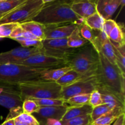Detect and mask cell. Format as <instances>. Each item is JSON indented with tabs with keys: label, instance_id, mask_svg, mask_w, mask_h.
I'll return each mask as SVG.
<instances>
[{
	"label": "cell",
	"instance_id": "1",
	"mask_svg": "<svg viewBox=\"0 0 125 125\" xmlns=\"http://www.w3.org/2000/svg\"><path fill=\"white\" fill-rule=\"evenodd\" d=\"M31 20L44 25L73 23L79 26L84 23V20L77 15L68 4L55 1L45 4Z\"/></svg>",
	"mask_w": 125,
	"mask_h": 125
},
{
	"label": "cell",
	"instance_id": "2",
	"mask_svg": "<svg viewBox=\"0 0 125 125\" xmlns=\"http://www.w3.org/2000/svg\"><path fill=\"white\" fill-rule=\"evenodd\" d=\"M98 56L99 67L96 74L97 87L104 88L125 100V74L117 65L111 63L101 52H98Z\"/></svg>",
	"mask_w": 125,
	"mask_h": 125
},
{
	"label": "cell",
	"instance_id": "3",
	"mask_svg": "<svg viewBox=\"0 0 125 125\" xmlns=\"http://www.w3.org/2000/svg\"><path fill=\"white\" fill-rule=\"evenodd\" d=\"M67 66L84 78L96 76L99 67L98 52L90 43L74 50L67 61Z\"/></svg>",
	"mask_w": 125,
	"mask_h": 125
},
{
	"label": "cell",
	"instance_id": "4",
	"mask_svg": "<svg viewBox=\"0 0 125 125\" xmlns=\"http://www.w3.org/2000/svg\"><path fill=\"white\" fill-rule=\"evenodd\" d=\"M17 87L22 101L31 98H61L62 87L56 82L39 79L20 83Z\"/></svg>",
	"mask_w": 125,
	"mask_h": 125
},
{
	"label": "cell",
	"instance_id": "5",
	"mask_svg": "<svg viewBox=\"0 0 125 125\" xmlns=\"http://www.w3.org/2000/svg\"><path fill=\"white\" fill-rule=\"evenodd\" d=\"M45 70L34 68L21 64L0 63V84L17 85L20 83L40 79Z\"/></svg>",
	"mask_w": 125,
	"mask_h": 125
},
{
	"label": "cell",
	"instance_id": "6",
	"mask_svg": "<svg viewBox=\"0 0 125 125\" xmlns=\"http://www.w3.org/2000/svg\"><path fill=\"white\" fill-rule=\"evenodd\" d=\"M45 4L42 0H26L0 18V24L20 23L30 21L40 12Z\"/></svg>",
	"mask_w": 125,
	"mask_h": 125
},
{
	"label": "cell",
	"instance_id": "7",
	"mask_svg": "<svg viewBox=\"0 0 125 125\" xmlns=\"http://www.w3.org/2000/svg\"><path fill=\"white\" fill-rule=\"evenodd\" d=\"M42 54L62 59L67 62L75 49L71 48L67 45V38L59 39H45L42 40Z\"/></svg>",
	"mask_w": 125,
	"mask_h": 125
},
{
	"label": "cell",
	"instance_id": "8",
	"mask_svg": "<svg viewBox=\"0 0 125 125\" xmlns=\"http://www.w3.org/2000/svg\"><path fill=\"white\" fill-rule=\"evenodd\" d=\"M98 82L96 76L83 78L76 83L62 87L61 98L65 101L70 98L82 94H90L93 91L96 90Z\"/></svg>",
	"mask_w": 125,
	"mask_h": 125
},
{
	"label": "cell",
	"instance_id": "9",
	"mask_svg": "<svg viewBox=\"0 0 125 125\" xmlns=\"http://www.w3.org/2000/svg\"><path fill=\"white\" fill-rule=\"evenodd\" d=\"M20 64L34 68L51 69L54 67H63L67 66V62L62 59L56 58L44 54L39 53L32 55Z\"/></svg>",
	"mask_w": 125,
	"mask_h": 125
},
{
	"label": "cell",
	"instance_id": "10",
	"mask_svg": "<svg viewBox=\"0 0 125 125\" xmlns=\"http://www.w3.org/2000/svg\"><path fill=\"white\" fill-rule=\"evenodd\" d=\"M42 53L41 50L37 48H26L19 46L10 51L0 53V63L20 64L23 61L32 55Z\"/></svg>",
	"mask_w": 125,
	"mask_h": 125
},
{
	"label": "cell",
	"instance_id": "11",
	"mask_svg": "<svg viewBox=\"0 0 125 125\" xmlns=\"http://www.w3.org/2000/svg\"><path fill=\"white\" fill-rule=\"evenodd\" d=\"M21 97L17 85L0 84V106L11 109L22 106Z\"/></svg>",
	"mask_w": 125,
	"mask_h": 125
},
{
	"label": "cell",
	"instance_id": "12",
	"mask_svg": "<svg viewBox=\"0 0 125 125\" xmlns=\"http://www.w3.org/2000/svg\"><path fill=\"white\" fill-rule=\"evenodd\" d=\"M67 107L68 105L67 104L61 106L40 107L36 112L32 115L36 118L40 125L45 123V121L49 118L61 121L67 111Z\"/></svg>",
	"mask_w": 125,
	"mask_h": 125
},
{
	"label": "cell",
	"instance_id": "13",
	"mask_svg": "<svg viewBox=\"0 0 125 125\" xmlns=\"http://www.w3.org/2000/svg\"><path fill=\"white\" fill-rule=\"evenodd\" d=\"M45 26V39H59L68 38L78 25L67 23Z\"/></svg>",
	"mask_w": 125,
	"mask_h": 125
},
{
	"label": "cell",
	"instance_id": "14",
	"mask_svg": "<svg viewBox=\"0 0 125 125\" xmlns=\"http://www.w3.org/2000/svg\"><path fill=\"white\" fill-rule=\"evenodd\" d=\"M68 4L77 15L84 20L97 12L96 4L92 0H72Z\"/></svg>",
	"mask_w": 125,
	"mask_h": 125
},
{
	"label": "cell",
	"instance_id": "15",
	"mask_svg": "<svg viewBox=\"0 0 125 125\" xmlns=\"http://www.w3.org/2000/svg\"><path fill=\"white\" fill-rule=\"evenodd\" d=\"M96 12L104 20L111 19L120 6L119 0H96Z\"/></svg>",
	"mask_w": 125,
	"mask_h": 125
},
{
	"label": "cell",
	"instance_id": "16",
	"mask_svg": "<svg viewBox=\"0 0 125 125\" xmlns=\"http://www.w3.org/2000/svg\"><path fill=\"white\" fill-rule=\"evenodd\" d=\"M96 90H98L101 94L103 103L107 104L112 109L114 107H122L125 109V100L119 95L101 87H98Z\"/></svg>",
	"mask_w": 125,
	"mask_h": 125
},
{
	"label": "cell",
	"instance_id": "17",
	"mask_svg": "<svg viewBox=\"0 0 125 125\" xmlns=\"http://www.w3.org/2000/svg\"><path fill=\"white\" fill-rule=\"evenodd\" d=\"M93 107L90 105L86 104L81 106H68L61 122H65L75 117L84 115H90L92 111Z\"/></svg>",
	"mask_w": 125,
	"mask_h": 125
},
{
	"label": "cell",
	"instance_id": "18",
	"mask_svg": "<svg viewBox=\"0 0 125 125\" xmlns=\"http://www.w3.org/2000/svg\"><path fill=\"white\" fill-rule=\"evenodd\" d=\"M19 24L22 29L32 34L40 40L45 39V26L44 24L33 20L28 21Z\"/></svg>",
	"mask_w": 125,
	"mask_h": 125
},
{
	"label": "cell",
	"instance_id": "19",
	"mask_svg": "<svg viewBox=\"0 0 125 125\" xmlns=\"http://www.w3.org/2000/svg\"><path fill=\"white\" fill-rule=\"evenodd\" d=\"M72 70V68L68 66L60 68H51L45 70L41 73L40 79L47 81L56 82L67 72Z\"/></svg>",
	"mask_w": 125,
	"mask_h": 125
},
{
	"label": "cell",
	"instance_id": "20",
	"mask_svg": "<svg viewBox=\"0 0 125 125\" xmlns=\"http://www.w3.org/2000/svg\"><path fill=\"white\" fill-rule=\"evenodd\" d=\"M123 113H125L124 108L114 107L109 112L92 122V125H111L118 118V116Z\"/></svg>",
	"mask_w": 125,
	"mask_h": 125
},
{
	"label": "cell",
	"instance_id": "21",
	"mask_svg": "<svg viewBox=\"0 0 125 125\" xmlns=\"http://www.w3.org/2000/svg\"><path fill=\"white\" fill-rule=\"evenodd\" d=\"M110 41L118 46H125L124 26L122 23H117L111 31L108 36Z\"/></svg>",
	"mask_w": 125,
	"mask_h": 125
},
{
	"label": "cell",
	"instance_id": "22",
	"mask_svg": "<svg viewBox=\"0 0 125 125\" xmlns=\"http://www.w3.org/2000/svg\"><path fill=\"white\" fill-rule=\"evenodd\" d=\"M88 43L89 42L81 35L78 26L67 38V45L71 48H79Z\"/></svg>",
	"mask_w": 125,
	"mask_h": 125
},
{
	"label": "cell",
	"instance_id": "23",
	"mask_svg": "<svg viewBox=\"0 0 125 125\" xmlns=\"http://www.w3.org/2000/svg\"><path fill=\"white\" fill-rule=\"evenodd\" d=\"M83 78H84L80 73L72 69L63 74L56 83L58 84L61 87H64L76 83Z\"/></svg>",
	"mask_w": 125,
	"mask_h": 125
},
{
	"label": "cell",
	"instance_id": "24",
	"mask_svg": "<svg viewBox=\"0 0 125 125\" xmlns=\"http://www.w3.org/2000/svg\"><path fill=\"white\" fill-rule=\"evenodd\" d=\"M112 43V42H111ZM114 50L115 63L121 72L125 74V46H118L112 43Z\"/></svg>",
	"mask_w": 125,
	"mask_h": 125
},
{
	"label": "cell",
	"instance_id": "25",
	"mask_svg": "<svg viewBox=\"0 0 125 125\" xmlns=\"http://www.w3.org/2000/svg\"><path fill=\"white\" fill-rule=\"evenodd\" d=\"M104 19L98 12L94 13L84 20V23L95 31H102Z\"/></svg>",
	"mask_w": 125,
	"mask_h": 125
},
{
	"label": "cell",
	"instance_id": "26",
	"mask_svg": "<svg viewBox=\"0 0 125 125\" xmlns=\"http://www.w3.org/2000/svg\"><path fill=\"white\" fill-rule=\"evenodd\" d=\"M26 0H4L0 2V18L23 3Z\"/></svg>",
	"mask_w": 125,
	"mask_h": 125
},
{
	"label": "cell",
	"instance_id": "27",
	"mask_svg": "<svg viewBox=\"0 0 125 125\" xmlns=\"http://www.w3.org/2000/svg\"><path fill=\"white\" fill-rule=\"evenodd\" d=\"M100 52L103 54L104 56L114 65H116L115 63V57L114 50L112 43L111 42L109 39H107L103 43L100 50Z\"/></svg>",
	"mask_w": 125,
	"mask_h": 125
},
{
	"label": "cell",
	"instance_id": "28",
	"mask_svg": "<svg viewBox=\"0 0 125 125\" xmlns=\"http://www.w3.org/2000/svg\"><path fill=\"white\" fill-rule=\"evenodd\" d=\"M15 125H40L39 122L32 114L22 112L14 118Z\"/></svg>",
	"mask_w": 125,
	"mask_h": 125
},
{
	"label": "cell",
	"instance_id": "29",
	"mask_svg": "<svg viewBox=\"0 0 125 125\" xmlns=\"http://www.w3.org/2000/svg\"><path fill=\"white\" fill-rule=\"evenodd\" d=\"M32 100L39 107H48V106H61L65 104V101L62 98H31Z\"/></svg>",
	"mask_w": 125,
	"mask_h": 125
},
{
	"label": "cell",
	"instance_id": "30",
	"mask_svg": "<svg viewBox=\"0 0 125 125\" xmlns=\"http://www.w3.org/2000/svg\"><path fill=\"white\" fill-rule=\"evenodd\" d=\"M90 94H82L73 96L65 101V103L70 106H81L89 104Z\"/></svg>",
	"mask_w": 125,
	"mask_h": 125
},
{
	"label": "cell",
	"instance_id": "31",
	"mask_svg": "<svg viewBox=\"0 0 125 125\" xmlns=\"http://www.w3.org/2000/svg\"><path fill=\"white\" fill-rule=\"evenodd\" d=\"M78 27H79L81 35L84 39L87 40L89 43H90L92 45H94L96 31L88 26L85 23H83L82 24L78 26Z\"/></svg>",
	"mask_w": 125,
	"mask_h": 125
},
{
	"label": "cell",
	"instance_id": "32",
	"mask_svg": "<svg viewBox=\"0 0 125 125\" xmlns=\"http://www.w3.org/2000/svg\"><path fill=\"white\" fill-rule=\"evenodd\" d=\"M112 109V108H111L106 103H103L96 107H93L92 111L90 115L92 122L96 120V119L109 112Z\"/></svg>",
	"mask_w": 125,
	"mask_h": 125
},
{
	"label": "cell",
	"instance_id": "33",
	"mask_svg": "<svg viewBox=\"0 0 125 125\" xmlns=\"http://www.w3.org/2000/svg\"><path fill=\"white\" fill-rule=\"evenodd\" d=\"M61 123L62 125H92V120L90 115H84L61 122Z\"/></svg>",
	"mask_w": 125,
	"mask_h": 125
},
{
	"label": "cell",
	"instance_id": "34",
	"mask_svg": "<svg viewBox=\"0 0 125 125\" xmlns=\"http://www.w3.org/2000/svg\"><path fill=\"white\" fill-rule=\"evenodd\" d=\"M17 42H18L21 46L23 47L29 48V47H34L39 48L40 50L42 48V40H31V39H24L23 37H19L15 39Z\"/></svg>",
	"mask_w": 125,
	"mask_h": 125
},
{
	"label": "cell",
	"instance_id": "35",
	"mask_svg": "<svg viewBox=\"0 0 125 125\" xmlns=\"http://www.w3.org/2000/svg\"><path fill=\"white\" fill-rule=\"evenodd\" d=\"M23 112L28 114H33L39 109V106L31 99H26L23 101L22 103Z\"/></svg>",
	"mask_w": 125,
	"mask_h": 125
},
{
	"label": "cell",
	"instance_id": "36",
	"mask_svg": "<svg viewBox=\"0 0 125 125\" xmlns=\"http://www.w3.org/2000/svg\"><path fill=\"white\" fill-rule=\"evenodd\" d=\"M101 104H103V100L101 94L98 90H95L90 94L89 104L92 107H95Z\"/></svg>",
	"mask_w": 125,
	"mask_h": 125
},
{
	"label": "cell",
	"instance_id": "37",
	"mask_svg": "<svg viewBox=\"0 0 125 125\" xmlns=\"http://www.w3.org/2000/svg\"><path fill=\"white\" fill-rule=\"evenodd\" d=\"M117 23L115 20L112 19L104 20V21L103 23V30L106 34L107 36H109L111 31L114 29L115 26L117 25Z\"/></svg>",
	"mask_w": 125,
	"mask_h": 125
},
{
	"label": "cell",
	"instance_id": "38",
	"mask_svg": "<svg viewBox=\"0 0 125 125\" xmlns=\"http://www.w3.org/2000/svg\"><path fill=\"white\" fill-rule=\"evenodd\" d=\"M22 112H23V110H22L21 106L16 107H14V108L11 109L9 110V113L7 115V117L6 120L14 119V118H15L17 116L19 115Z\"/></svg>",
	"mask_w": 125,
	"mask_h": 125
},
{
	"label": "cell",
	"instance_id": "39",
	"mask_svg": "<svg viewBox=\"0 0 125 125\" xmlns=\"http://www.w3.org/2000/svg\"><path fill=\"white\" fill-rule=\"evenodd\" d=\"M23 32H24V29H22L19 24V25H18V26L12 32L11 34L10 35L9 38L11 39H13V40H15V39H17V38L22 37H23Z\"/></svg>",
	"mask_w": 125,
	"mask_h": 125
},
{
	"label": "cell",
	"instance_id": "40",
	"mask_svg": "<svg viewBox=\"0 0 125 125\" xmlns=\"http://www.w3.org/2000/svg\"><path fill=\"white\" fill-rule=\"evenodd\" d=\"M113 125H125V114H122L115 120Z\"/></svg>",
	"mask_w": 125,
	"mask_h": 125
},
{
	"label": "cell",
	"instance_id": "41",
	"mask_svg": "<svg viewBox=\"0 0 125 125\" xmlns=\"http://www.w3.org/2000/svg\"><path fill=\"white\" fill-rule=\"evenodd\" d=\"M41 125H62L61 121L57 120L56 119H52V118H49L47 119L44 123Z\"/></svg>",
	"mask_w": 125,
	"mask_h": 125
},
{
	"label": "cell",
	"instance_id": "42",
	"mask_svg": "<svg viewBox=\"0 0 125 125\" xmlns=\"http://www.w3.org/2000/svg\"><path fill=\"white\" fill-rule=\"evenodd\" d=\"M0 125H15L14 119L6 120L2 124Z\"/></svg>",
	"mask_w": 125,
	"mask_h": 125
},
{
	"label": "cell",
	"instance_id": "43",
	"mask_svg": "<svg viewBox=\"0 0 125 125\" xmlns=\"http://www.w3.org/2000/svg\"><path fill=\"white\" fill-rule=\"evenodd\" d=\"M71 1H72V0H56V1H55V2H61V3L69 4V2H70ZM92 1H94V2L95 3V1H96V0H92Z\"/></svg>",
	"mask_w": 125,
	"mask_h": 125
},
{
	"label": "cell",
	"instance_id": "44",
	"mask_svg": "<svg viewBox=\"0 0 125 125\" xmlns=\"http://www.w3.org/2000/svg\"><path fill=\"white\" fill-rule=\"evenodd\" d=\"M120 1V6H121V9H123L125 4V0H119Z\"/></svg>",
	"mask_w": 125,
	"mask_h": 125
},
{
	"label": "cell",
	"instance_id": "45",
	"mask_svg": "<svg viewBox=\"0 0 125 125\" xmlns=\"http://www.w3.org/2000/svg\"><path fill=\"white\" fill-rule=\"evenodd\" d=\"M43 1L44 4H48V3H50V2H54V1H56V0H42Z\"/></svg>",
	"mask_w": 125,
	"mask_h": 125
},
{
	"label": "cell",
	"instance_id": "46",
	"mask_svg": "<svg viewBox=\"0 0 125 125\" xmlns=\"http://www.w3.org/2000/svg\"><path fill=\"white\" fill-rule=\"evenodd\" d=\"M4 1V0H0V2H1V1Z\"/></svg>",
	"mask_w": 125,
	"mask_h": 125
}]
</instances>
